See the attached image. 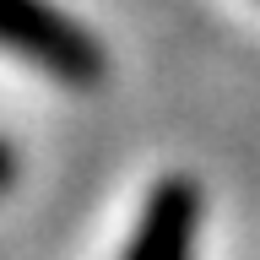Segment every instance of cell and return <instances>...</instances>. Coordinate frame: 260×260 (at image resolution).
Masks as SVG:
<instances>
[{
    "instance_id": "1",
    "label": "cell",
    "mask_w": 260,
    "mask_h": 260,
    "mask_svg": "<svg viewBox=\"0 0 260 260\" xmlns=\"http://www.w3.org/2000/svg\"><path fill=\"white\" fill-rule=\"evenodd\" d=\"M0 49L60 76L65 87H92L103 76V44L49 0H0Z\"/></svg>"
},
{
    "instance_id": "2",
    "label": "cell",
    "mask_w": 260,
    "mask_h": 260,
    "mask_svg": "<svg viewBox=\"0 0 260 260\" xmlns=\"http://www.w3.org/2000/svg\"><path fill=\"white\" fill-rule=\"evenodd\" d=\"M195 239H201V184L190 174H168L152 184L119 260H195Z\"/></svg>"
},
{
    "instance_id": "3",
    "label": "cell",
    "mask_w": 260,
    "mask_h": 260,
    "mask_svg": "<svg viewBox=\"0 0 260 260\" xmlns=\"http://www.w3.org/2000/svg\"><path fill=\"white\" fill-rule=\"evenodd\" d=\"M16 184V152H11V141H0V195Z\"/></svg>"
}]
</instances>
